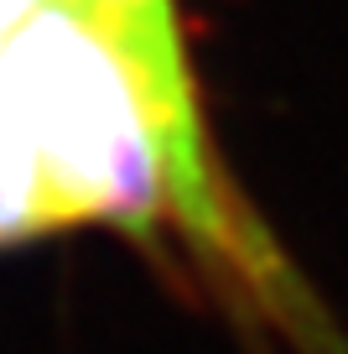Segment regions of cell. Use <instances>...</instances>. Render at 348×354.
<instances>
[{"label": "cell", "mask_w": 348, "mask_h": 354, "mask_svg": "<svg viewBox=\"0 0 348 354\" xmlns=\"http://www.w3.org/2000/svg\"><path fill=\"white\" fill-rule=\"evenodd\" d=\"M57 230L172 219L166 162L135 73L73 0H52L6 42Z\"/></svg>", "instance_id": "cell-1"}, {"label": "cell", "mask_w": 348, "mask_h": 354, "mask_svg": "<svg viewBox=\"0 0 348 354\" xmlns=\"http://www.w3.org/2000/svg\"><path fill=\"white\" fill-rule=\"evenodd\" d=\"M73 6L109 37V47L125 57V68L135 73L151 104V125L166 162V203H172V224L187 240V250L203 266H218V281L229 292L260 302L265 318L291 328L296 339L322 328V318L307 308L296 287L291 266L250 224V214L240 209V198L229 193L213 162L177 0H73Z\"/></svg>", "instance_id": "cell-2"}, {"label": "cell", "mask_w": 348, "mask_h": 354, "mask_svg": "<svg viewBox=\"0 0 348 354\" xmlns=\"http://www.w3.org/2000/svg\"><path fill=\"white\" fill-rule=\"evenodd\" d=\"M57 230L52 198H47L37 146L21 115V94L11 78V57L0 47V240H21V234Z\"/></svg>", "instance_id": "cell-3"}, {"label": "cell", "mask_w": 348, "mask_h": 354, "mask_svg": "<svg viewBox=\"0 0 348 354\" xmlns=\"http://www.w3.org/2000/svg\"><path fill=\"white\" fill-rule=\"evenodd\" d=\"M47 6H52V0H0V47L11 42L37 11H47Z\"/></svg>", "instance_id": "cell-4"}]
</instances>
